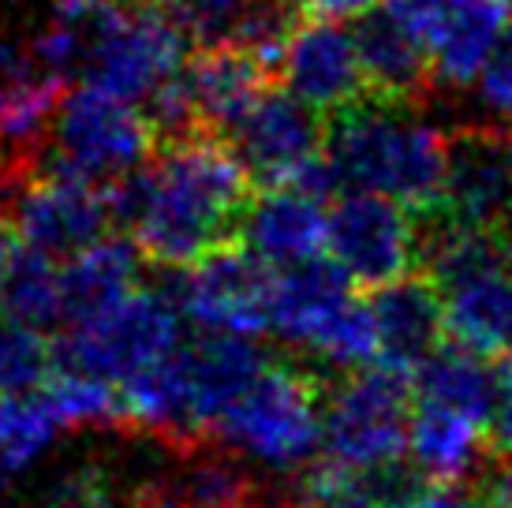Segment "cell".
<instances>
[{"label":"cell","mask_w":512,"mask_h":508,"mask_svg":"<svg viewBox=\"0 0 512 508\" xmlns=\"http://www.w3.org/2000/svg\"><path fill=\"white\" fill-rule=\"evenodd\" d=\"M176 490L195 508H258L262 490L236 452L187 449L184 467L176 475Z\"/></svg>","instance_id":"484cf974"},{"label":"cell","mask_w":512,"mask_h":508,"mask_svg":"<svg viewBox=\"0 0 512 508\" xmlns=\"http://www.w3.org/2000/svg\"><path fill=\"white\" fill-rule=\"evenodd\" d=\"M370 318L378 337V367L415 378V370L441 352L445 303L430 277H408L378 288L370 299Z\"/></svg>","instance_id":"ac0fdd59"},{"label":"cell","mask_w":512,"mask_h":508,"mask_svg":"<svg viewBox=\"0 0 512 508\" xmlns=\"http://www.w3.org/2000/svg\"><path fill=\"white\" fill-rule=\"evenodd\" d=\"M427 277L445 303V333L479 359L512 355V269L505 232L434 225Z\"/></svg>","instance_id":"3957f363"},{"label":"cell","mask_w":512,"mask_h":508,"mask_svg":"<svg viewBox=\"0 0 512 508\" xmlns=\"http://www.w3.org/2000/svg\"><path fill=\"white\" fill-rule=\"evenodd\" d=\"M483 508H490V505H483Z\"/></svg>","instance_id":"f6af8a7d"},{"label":"cell","mask_w":512,"mask_h":508,"mask_svg":"<svg viewBox=\"0 0 512 508\" xmlns=\"http://www.w3.org/2000/svg\"><path fill=\"white\" fill-rule=\"evenodd\" d=\"M157 146V131L139 105L109 98L90 86L64 94L53 127V161L60 172L90 184H120L143 169Z\"/></svg>","instance_id":"9c48e42d"},{"label":"cell","mask_w":512,"mask_h":508,"mask_svg":"<svg viewBox=\"0 0 512 508\" xmlns=\"http://www.w3.org/2000/svg\"><path fill=\"white\" fill-rule=\"evenodd\" d=\"M296 8L288 0H247L228 42L243 49L251 60H258L266 71L281 68L285 49L296 34Z\"/></svg>","instance_id":"4dcf8cb0"},{"label":"cell","mask_w":512,"mask_h":508,"mask_svg":"<svg viewBox=\"0 0 512 508\" xmlns=\"http://www.w3.org/2000/svg\"><path fill=\"white\" fill-rule=\"evenodd\" d=\"M42 400L49 411L57 415L64 430H79V426H128V411H124V393L116 385H105L98 378H86L75 370H60L53 381L42 389Z\"/></svg>","instance_id":"83f0119b"},{"label":"cell","mask_w":512,"mask_h":508,"mask_svg":"<svg viewBox=\"0 0 512 508\" xmlns=\"http://www.w3.org/2000/svg\"><path fill=\"white\" fill-rule=\"evenodd\" d=\"M53 4H57L60 19H75V23H86L105 8H113V0H53Z\"/></svg>","instance_id":"ab89813d"},{"label":"cell","mask_w":512,"mask_h":508,"mask_svg":"<svg viewBox=\"0 0 512 508\" xmlns=\"http://www.w3.org/2000/svg\"><path fill=\"white\" fill-rule=\"evenodd\" d=\"M135 508H195V505L184 501V494L176 486H146Z\"/></svg>","instance_id":"f35d334b"},{"label":"cell","mask_w":512,"mask_h":508,"mask_svg":"<svg viewBox=\"0 0 512 508\" xmlns=\"http://www.w3.org/2000/svg\"><path fill=\"white\" fill-rule=\"evenodd\" d=\"M57 374V344L42 329L0 322V396H42Z\"/></svg>","instance_id":"f1b7e54d"},{"label":"cell","mask_w":512,"mask_h":508,"mask_svg":"<svg viewBox=\"0 0 512 508\" xmlns=\"http://www.w3.org/2000/svg\"><path fill=\"white\" fill-rule=\"evenodd\" d=\"M273 288L277 269L232 243L187 266L180 284H172V303L202 333L255 340L273 325Z\"/></svg>","instance_id":"30bf717a"},{"label":"cell","mask_w":512,"mask_h":508,"mask_svg":"<svg viewBox=\"0 0 512 508\" xmlns=\"http://www.w3.org/2000/svg\"><path fill=\"white\" fill-rule=\"evenodd\" d=\"M64 322L98 318L139 288V247L105 236L64 262Z\"/></svg>","instance_id":"7402d4cb"},{"label":"cell","mask_w":512,"mask_h":508,"mask_svg":"<svg viewBox=\"0 0 512 508\" xmlns=\"http://www.w3.org/2000/svg\"><path fill=\"white\" fill-rule=\"evenodd\" d=\"M393 508H475L468 505V497L460 494L456 486H423L404 494Z\"/></svg>","instance_id":"74e56055"},{"label":"cell","mask_w":512,"mask_h":508,"mask_svg":"<svg viewBox=\"0 0 512 508\" xmlns=\"http://www.w3.org/2000/svg\"><path fill=\"white\" fill-rule=\"evenodd\" d=\"M356 42L370 98L415 105L427 83H434L427 38L393 8H374L363 15L356 27Z\"/></svg>","instance_id":"ffe728a7"},{"label":"cell","mask_w":512,"mask_h":508,"mask_svg":"<svg viewBox=\"0 0 512 508\" xmlns=\"http://www.w3.org/2000/svg\"><path fill=\"white\" fill-rule=\"evenodd\" d=\"M486 441H490V430L483 423L412 400L408 456L430 486H456L460 479H468L483 460Z\"/></svg>","instance_id":"603a6c76"},{"label":"cell","mask_w":512,"mask_h":508,"mask_svg":"<svg viewBox=\"0 0 512 508\" xmlns=\"http://www.w3.org/2000/svg\"><path fill=\"white\" fill-rule=\"evenodd\" d=\"M270 71L258 60H251L243 49L232 42L206 45L199 57L187 60L184 86L191 94V105L199 113L202 131H221L228 135L240 124V116L255 105L270 86H266Z\"/></svg>","instance_id":"44dd1931"},{"label":"cell","mask_w":512,"mask_h":508,"mask_svg":"<svg viewBox=\"0 0 512 508\" xmlns=\"http://www.w3.org/2000/svg\"><path fill=\"white\" fill-rule=\"evenodd\" d=\"M329 240L326 198L303 187H266L243 213L240 243L270 269H296L318 262Z\"/></svg>","instance_id":"e0dca14e"},{"label":"cell","mask_w":512,"mask_h":508,"mask_svg":"<svg viewBox=\"0 0 512 508\" xmlns=\"http://www.w3.org/2000/svg\"><path fill=\"white\" fill-rule=\"evenodd\" d=\"M176 370L184 381L187 415L199 438V434H214L217 419L255 385V378L266 370V355L247 337L199 333L195 340L180 344Z\"/></svg>","instance_id":"2e32d148"},{"label":"cell","mask_w":512,"mask_h":508,"mask_svg":"<svg viewBox=\"0 0 512 508\" xmlns=\"http://www.w3.org/2000/svg\"><path fill=\"white\" fill-rule=\"evenodd\" d=\"M389 479L393 475H385V479L348 475V471L329 467L322 460L307 471V479L296 494V508H393L404 497V490H393Z\"/></svg>","instance_id":"f546056e"},{"label":"cell","mask_w":512,"mask_h":508,"mask_svg":"<svg viewBox=\"0 0 512 508\" xmlns=\"http://www.w3.org/2000/svg\"><path fill=\"white\" fill-rule=\"evenodd\" d=\"M505 251H509V269H512V228L505 232Z\"/></svg>","instance_id":"ee69618b"},{"label":"cell","mask_w":512,"mask_h":508,"mask_svg":"<svg viewBox=\"0 0 512 508\" xmlns=\"http://www.w3.org/2000/svg\"><path fill=\"white\" fill-rule=\"evenodd\" d=\"M12 225H8V217H0V288H4V277H8V266H12Z\"/></svg>","instance_id":"b9f144b4"},{"label":"cell","mask_w":512,"mask_h":508,"mask_svg":"<svg viewBox=\"0 0 512 508\" xmlns=\"http://www.w3.org/2000/svg\"><path fill=\"white\" fill-rule=\"evenodd\" d=\"M281 75L288 94L318 116H341L344 109L370 98L356 30H348L337 19L299 23L281 60Z\"/></svg>","instance_id":"9a60e30c"},{"label":"cell","mask_w":512,"mask_h":508,"mask_svg":"<svg viewBox=\"0 0 512 508\" xmlns=\"http://www.w3.org/2000/svg\"><path fill=\"white\" fill-rule=\"evenodd\" d=\"M60 430L42 396H0V486L38 464Z\"/></svg>","instance_id":"4316f807"},{"label":"cell","mask_w":512,"mask_h":508,"mask_svg":"<svg viewBox=\"0 0 512 508\" xmlns=\"http://www.w3.org/2000/svg\"><path fill=\"white\" fill-rule=\"evenodd\" d=\"M180 318L184 314L172 296L135 288L105 314L86 318L64 333L57 344V367L128 389L131 381L165 363L184 344Z\"/></svg>","instance_id":"ba28073f"},{"label":"cell","mask_w":512,"mask_h":508,"mask_svg":"<svg viewBox=\"0 0 512 508\" xmlns=\"http://www.w3.org/2000/svg\"><path fill=\"white\" fill-rule=\"evenodd\" d=\"M449 135L412 101L363 98L333 116L326 161L337 187L393 198L412 213H438Z\"/></svg>","instance_id":"7a4b0ae2"},{"label":"cell","mask_w":512,"mask_h":508,"mask_svg":"<svg viewBox=\"0 0 512 508\" xmlns=\"http://www.w3.org/2000/svg\"><path fill=\"white\" fill-rule=\"evenodd\" d=\"M486 497H490V508H512V464L501 467L498 475L490 479Z\"/></svg>","instance_id":"60d3db41"},{"label":"cell","mask_w":512,"mask_h":508,"mask_svg":"<svg viewBox=\"0 0 512 508\" xmlns=\"http://www.w3.org/2000/svg\"><path fill=\"white\" fill-rule=\"evenodd\" d=\"M116 221L146 262L187 269L240 240L255 176L221 139L172 142L150 165L109 187Z\"/></svg>","instance_id":"6da1fadb"},{"label":"cell","mask_w":512,"mask_h":508,"mask_svg":"<svg viewBox=\"0 0 512 508\" xmlns=\"http://www.w3.org/2000/svg\"><path fill=\"white\" fill-rule=\"evenodd\" d=\"M322 411L326 396L314 374L292 363H266L255 385L217 419L214 438L243 460L296 471L322 449Z\"/></svg>","instance_id":"5b68a950"},{"label":"cell","mask_w":512,"mask_h":508,"mask_svg":"<svg viewBox=\"0 0 512 508\" xmlns=\"http://www.w3.org/2000/svg\"><path fill=\"white\" fill-rule=\"evenodd\" d=\"M161 12L176 19L187 38H199L206 45L228 42L247 0H154Z\"/></svg>","instance_id":"d6a6232c"},{"label":"cell","mask_w":512,"mask_h":508,"mask_svg":"<svg viewBox=\"0 0 512 508\" xmlns=\"http://www.w3.org/2000/svg\"><path fill=\"white\" fill-rule=\"evenodd\" d=\"M184 49L187 34L154 0L105 8L86 19V60L79 86L101 90L128 105H146L187 68Z\"/></svg>","instance_id":"52a82bcc"},{"label":"cell","mask_w":512,"mask_h":508,"mask_svg":"<svg viewBox=\"0 0 512 508\" xmlns=\"http://www.w3.org/2000/svg\"><path fill=\"white\" fill-rule=\"evenodd\" d=\"M296 12H307L311 19H363L367 12L378 8V0H288Z\"/></svg>","instance_id":"d590c367"},{"label":"cell","mask_w":512,"mask_h":508,"mask_svg":"<svg viewBox=\"0 0 512 508\" xmlns=\"http://www.w3.org/2000/svg\"><path fill=\"white\" fill-rule=\"evenodd\" d=\"M479 98L490 113H498L501 120H512V30L505 34V42L494 53L486 75L479 79Z\"/></svg>","instance_id":"836d02e7"},{"label":"cell","mask_w":512,"mask_h":508,"mask_svg":"<svg viewBox=\"0 0 512 508\" xmlns=\"http://www.w3.org/2000/svg\"><path fill=\"white\" fill-rule=\"evenodd\" d=\"M270 333L292 348H307L326 367L352 374L378 367L370 303L352 296V281L333 262H307L277 273Z\"/></svg>","instance_id":"277c9868"},{"label":"cell","mask_w":512,"mask_h":508,"mask_svg":"<svg viewBox=\"0 0 512 508\" xmlns=\"http://www.w3.org/2000/svg\"><path fill=\"white\" fill-rule=\"evenodd\" d=\"M434 217L471 232H509L512 135L494 124H468L449 135L445 184Z\"/></svg>","instance_id":"4fadbf2b"},{"label":"cell","mask_w":512,"mask_h":508,"mask_svg":"<svg viewBox=\"0 0 512 508\" xmlns=\"http://www.w3.org/2000/svg\"><path fill=\"white\" fill-rule=\"evenodd\" d=\"M79 508H113V497H101V501H90V505H79Z\"/></svg>","instance_id":"7bdbcfd3"},{"label":"cell","mask_w":512,"mask_h":508,"mask_svg":"<svg viewBox=\"0 0 512 508\" xmlns=\"http://www.w3.org/2000/svg\"><path fill=\"white\" fill-rule=\"evenodd\" d=\"M326 254L348 281L374 292L408 281L423 254L415 213L393 198L348 191L329 210Z\"/></svg>","instance_id":"7c38bea8"},{"label":"cell","mask_w":512,"mask_h":508,"mask_svg":"<svg viewBox=\"0 0 512 508\" xmlns=\"http://www.w3.org/2000/svg\"><path fill=\"white\" fill-rule=\"evenodd\" d=\"M322 116L288 90H266L228 131V142L247 172L266 187H292L326 161Z\"/></svg>","instance_id":"5bb4252c"},{"label":"cell","mask_w":512,"mask_h":508,"mask_svg":"<svg viewBox=\"0 0 512 508\" xmlns=\"http://www.w3.org/2000/svg\"><path fill=\"white\" fill-rule=\"evenodd\" d=\"M64 262L49 254L15 247L4 288H0V307L4 318L30 329H49L64 322Z\"/></svg>","instance_id":"d4e9b609"},{"label":"cell","mask_w":512,"mask_h":508,"mask_svg":"<svg viewBox=\"0 0 512 508\" xmlns=\"http://www.w3.org/2000/svg\"><path fill=\"white\" fill-rule=\"evenodd\" d=\"M509 30L512 0H464L438 15L423 30L434 83L453 86V90L479 83Z\"/></svg>","instance_id":"d6986e66"},{"label":"cell","mask_w":512,"mask_h":508,"mask_svg":"<svg viewBox=\"0 0 512 508\" xmlns=\"http://www.w3.org/2000/svg\"><path fill=\"white\" fill-rule=\"evenodd\" d=\"M494 374H498V408L490 423V449L512 464V355L501 359Z\"/></svg>","instance_id":"e575fe53"},{"label":"cell","mask_w":512,"mask_h":508,"mask_svg":"<svg viewBox=\"0 0 512 508\" xmlns=\"http://www.w3.org/2000/svg\"><path fill=\"white\" fill-rule=\"evenodd\" d=\"M412 400L427 408L453 411L471 423L490 430L494 408H498V374L486 367V359L464 352V348H441L430 355L412 378Z\"/></svg>","instance_id":"cb8c5ba5"},{"label":"cell","mask_w":512,"mask_h":508,"mask_svg":"<svg viewBox=\"0 0 512 508\" xmlns=\"http://www.w3.org/2000/svg\"><path fill=\"white\" fill-rule=\"evenodd\" d=\"M116 221L109 187L90 184L72 172H34L12 191L8 225L19 247L68 262L79 251L105 240Z\"/></svg>","instance_id":"8fae6325"},{"label":"cell","mask_w":512,"mask_h":508,"mask_svg":"<svg viewBox=\"0 0 512 508\" xmlns=\"http://www.w3.org/2000/svg\"><path fill=\"white\" fill-rule=\"evenodd\" d=\"M30 53H34V64H38L45 79L64 86L72 75H83L86 27H79L75 19H57L42 34L30 38Z\"/></svg>","instance_id":"1f68e13d"},{"label":"cell","mask_w":512,"mask_h":508,"mask_svg":"<svg viewBox=\"0 0 512 508\" xmlns=\"http://www.w3.org/2000/svg\"><path fill=\"white\" fill-rule=\"evenodd\" d=\"M456 4H464V0H389L385 8H393L400 19H408V23L423 34L438 15H445L449 8H456Z\"/></svg>","instance_id":"8d00e7d4"},{"label":"cell","mask_w":512,"mask_h":508,"mask_svg":"<svg viewBox=\"0 0 512 508\" xmlns=\"http://www.w3.org/2000/svg\"><path fill=\"white\" fill-rule=\"evenodd\" d=\"M412 378L370 367L341 381L322 411V456L348 475L385 479L408 456Z\"/></svg>","instance_id":"8992f818"}]
</instances>
